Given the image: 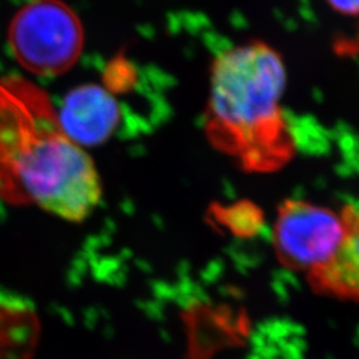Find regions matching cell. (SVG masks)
I'll list each match as a JSON object with an SVG mask.
<instances>
[{"mask_svg":"<svg viewBox=\"0 0 359 359\" xmlns=\"http://www.w3.org/2000/svg\"><path fill=\"white\" fill-rule=\"evenodd\" d=\"M100 197L92 158L65 135L47 92L19 75L0 77V198L79 222Z\"/></svg>","mask_w":359,"mask_h":359,"instance_id":"cell-1","label":"cell"},{"mask_svg":"<svg viewBox=\"0 0 359 359\" xmlns=\"http://www.w3.org/2000/svg\"><path fill=\"white\" fill-rule=\"evenodd\" d=\"M285 84L283 59L261 41L219 53L206 108L209 142L249 172L268 173L286 165L294 142L281 108Z\"/></svg>","mask_w":359,"mask_h":359,"instance_id":"cell-2","label":"cell"},{"mask_svg":"<svg viewBox=\"0 0 359 359\" xmlns=\"http://www.w3.org/2000/svg\"><path fill=\"white\" fill-rule=\"evenodd\" d=\"M337 8L345 13H359V0H330Z\"/></svg>","mask_w":359,"mask_h":359,"instance_id":"cell-7","label":"cell"},{"mask_svg":"<svg viewBox=\"0 0 359 359\" xmlns=\"http://www.w3.org/2000/svg\"><path fill=\"white\" fill-rule=\"evenodd\" d=\"M65 135L79 147H96L109 140L120 123V105L111 90L84 84L69 90L57 112Z\"/></svg>","mask_w":359,"mask_h":359,"instance_id":"cell-5","label":"cell"},{"mask_svg":"<svg viewBox=\"0 0 359 359\" xmlns=\"http://www.w3.org/2000/svg\"><path fill=\"white\" fill-rule=\"evenodd\" d=\"M344 233L342 217L332 209L287 200L274 225L276 253L286 268L310 271L333 256Z\"/></svg>","mask_w":359,"mask_h":359,"instance_id":"cell-4","label":"cell"},{"mask_svg":"<svg viewBox=\"0 0 359 359\" xmlns=\"http://www.w3.org/2000/svg\"><path fill=\"white\" fill-rule=\"evenodd\" d=\"M341 217L342 243L326 262L308 271V281L317 293L359 302V208L345 206Z\"/></svg>","mask_w":359,"mask_h":359,"instance_id":"cell-6","label":"cell"},{"mask_svg":"<svg viewBox=\"0 0 359 359\" xmlns=\"http://www.w3.org/2000/svg\"><path fill=\"white\" fill-rule=\"evenodd\" d=\"M8 41L28 72L56 76L76 63L84 34L76 13L63 1L34 0L13 16Z\"/></svg>","mask_w":359,"mask_h":359,"instance_id":"cell-3","label":"cell"}]
</instances>
